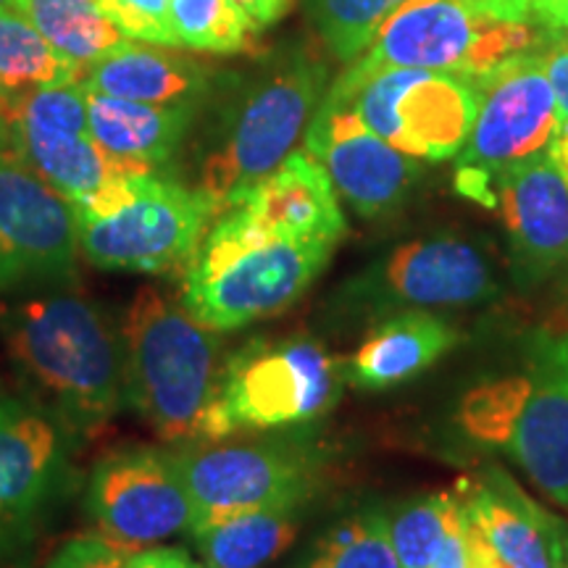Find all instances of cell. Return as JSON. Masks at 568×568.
<instances>
[{"label":"cell","mask_w":568,"mask_h":568,"mask_svg":"<svg viewBox=\"0 0 568 568\" xmlns=\"http://www.w3.org/2000/svg\"><path fill=\"white\" fill-rule=\"evenodd\" d=\"M326 98L347 103L374 134L422 161H445L464 151L479 109L471 82L424 69L351 67Z\"/></svg>","instance_id":"8"},{"label":"cell","mask_w":568,"mask_h":568,"mask_svg":"<svg viewBox=\"0 0 568 568\" xmlns=\"http://www.w3.org/2000/svg\"><path fill=\"white\" fill-rule=\"evenodd\" d=\"M326 67L303 48L237 84L203 151L197 187L219 216L293 153L324 98Z\"/></svg>","instance_id":"5"},{"label":"cell","mask_w":568,"mask_h":568,"mask_svg":"<svg viewBox=\"0 0 568 568\" xmlns=\"http://www.w3.org/2000/svg\"><path fill=\"white\" fill-rule=\"evenodd\" d=\"M82 82V69L55 51L17 9H0V92Z\"/></svg>","instance_id":"26"},{"label":"cell","mask_w":568,"mask_h":568,"mask_svg":"<svg viewBox=\"0 0 568 568\" xmlns=\"http://www.w3.org/2000/svg\"><path fill=\"white\" fill-rule=\"evenodd\" d=\"M169 30L176 48L219 55L245 51L255 34L232 0H172Z\"/></svg>","instance_id":"28"},{"label":"cell","mask_w":568,"mask_h":568,"mask_svg":"<svg viewBox=\"0 0 568 568\" xmlns=\"http://www.w3.org/2000/svg\"><path fill=\"white\" fill-rule=\"evenodd\" d=\"M297 568H400L389 539V516L358 510L316 539Z\"/></svg>","instance_id":"27"},{"label":"cell","mask_w":568,"mask_h":568,"mask_svg":"<svg viewBox=\"0 0 568 568\" xmlns=\"http://www.w3.org/2000/svg\"><path fill=\"white\" fill-rule=\"evenodd\" d=\"M429 568H471L468 560V539H466V508L460 497L453 500L450 518H447V535L443 539L437 558Z\"/></svg>","instance_id":"33"},{"label":"cell","mask_w":568,"mask_h":568,"mask_svg":"<svg viewBox=\"0 0 568 568\" xmlns=\"http://www.w3.org/2000/svg\"><path fill=\"white\" fill-rule=\"evenodd\" d=\"M80 258L71 203L0 151V293L63 282Z\"/></svg>","instance_id":"13"},{"label":"cell","mask_w":568,"mask_h":568,"mask_svg":"<svg viewBox=\"0 0 568 568\" xmlns=\"http://www.w3.org/2000/svg\"><path fill=\"white\" fill-rule=\"evenodd\" d=\"M343 382V364L314 339H253L219 372L211 439L314 422L335 406Z\"/></svg>","instance_id":"7"},{"label":"cell","mask_w":568,"mask_h":568,"mask_svg":"<svg viewBox=\"0 0 568 568\" xmlns=\"http://www.w3.org/2000/svg\"><path fill=\"white\" fill-rule=\"evenodd\" d=\"M195 529L258 508H301L316 487V460L293 443L180 450Z\"/></svg>","instance_id":"12"},{"label":"cell","mask_w":568,"mask_h":568,"mask_svg":"<svg viewBox=\"0 0 568 568\" xmlns=\"http://www.w3.org/2000/svg\"><path fill=\"white\" fill-rule=\"evenodd\" d=\"M460 503L508 568H556V516L539 508L503 468L489 466L468 481Z\"/></svg>","instance_id":"19"},{"label":"cell","mask_w":568,"mask_h":568,"mask_svg":"<svg viewBox=\"0 0 568 568\" xmlns=\"http://www.w3.org/2000/svg\"><path fill=\"white\" fill-rule=\"evenodd\" d=\"M471 84L477 88L479 109L458 153L456 190L489 209L493 176L548 153L560 130V116L539 48L514 55Z\"/></svg>","instance_id":"10"},{"label":"cell","mask_w":568,"mask_h":568,"mask_svg":"<svg viewBox=\"0 0 568 568\" xmlns=\"http://www.w3.org/2000/svg\"><path fill=\"white\" fill-rule=\"evenodd\" d=\"M489 209L500 211L518 287H539L568 266V184L550 153L493 176Z\"/></svg>","instance_id":"15"},{"label":"cell","mask_w":568,"mask_h":568,"mask_svg":"<svg viewBox=\"0 0 568 568\" xmlns=\"http://www.w3.org/2000/svg\"><path fill=\"white\" fill-rule=\"evenodd\" d=\"M458 339V329L443 316L424 308L400 311L368 332L358 351L343 364V376L368 393L393 389L426 372L453 351Z\"/></svg>","instance_id":"21"},{"label":"cell","mask_w":568,"mask_h":568,"mask_svg":"<svg viewBox=\"0 0 568 568\" xmlns=\"http://www.w3.org/2000/svg\"><path fill=\"white\" fill-rule=\"evenodd\" d=\"M458 422L471 439L506 450L556 506L568 508V332H531L521 372L468 389Z\"/></svg>","instance_id":"3"},{"label":"cell","mask_w":568,"mask_h":568,"mask_svg":"<svg viewBox=\"0 0 568 568\" xmlns=\"http://www.w3.org/2000/svg\"><path fill=\"white\" fill-rule=\"evenodd\" d=\"M130 552L119 550L109 539L90 535L69 539L45 568H124Z\"/></svg>","instance_id":"32"},{"label":"cell","mask_w":568,"mask_h":568,"mask_svg":"<svg viewBox=\"0 0 568 568\" xmlns=\"http://www.w3.org/2000/svg\"><path fill=\"white\" fill-rule=\"evenodd\" d=\"M539 45L542 38L529 24L495 19L474 0H408L379 27L353 67L443 71L477 82Z\"/></svg>","instance_id":"6"},{"label":"cell","mask_w":568,"mask_h":568,"mask_svg":"<svg viewBox=\"0 0 568 568\" xmlns=\"http://www.w3.org/2000/svg\"><path fill=\"white\" fill-rule=\"evenodd\" d=\"M126 403L166 443L211 439L219 337L184 303L140 287L119 324Z\"/></svg>","instance_id":"2"},{"label":"cell","mask_w":568,"mask_h":568,"mask_svg":"<svg viewBox=\"0 0 568 568\" xmlns=\"http://www.w3.org/2000/svg\"><path fill=\"white\" fill-rule=\"evenodd\" d=\"M9 126L17 159L42 176L55 193L82 209L101 190L122 176L151 174L153 166L116 159L92 138L90 130H63V126H42L32 122H3Z\"/></svg>","instance_id":"20"},{"label":"cell","mask_w":568,"mask_h":568,"mask_svg":"<svg viewBox=\"0 0 568 568\" xmlns=\"http://www.w3.org/2000/svg\"><path fill=\"white\" fill-rule=\"evenodd\" d=\"M216 219L219 205L201 187L151 172L134 176L119 209L77 216V234L84 258L105 272L182 274Z\"/></svg>","instance_id":"9"},{"label":"cell","mask_w":568,"mask_h":568,"mask_svg":"<svg viewBox=\"0 0 568 568\" xmlns=\"http://www.w3.org/2000/svg\"><path fill=\"white\" fill-rule=\"evenodd\" d=\"M305 153L322 163L337 195L364 219L400 209L418 176V163L374 134L347 103L322 98L305 130Z\"/></svg>","instance_id":"14"},{"label":"cell","mask_w":568,"mask_h":568,"mask_svg":"<svg viewBox=\"0 0 568 568\" xmlns=\"http://www.w3.org/2000/svg\"><path fill=\"white\" fill-rule=\"evenodd\" d=\"M237 6L240 13L247 19V24L253 27V32L266 30L280 21L284 13L290 11L293 0H232Z\"/></svg>","instance_id":"36"},{"label":"cell","mask_w":568,"mask_h":568,"mask_svg":"<svg viewBox=\"0 0 568 568\" xmlns=\"http://www.w3.org/2000/svg\"><path fill=\"white\" fill-rule=\"evenodd\" d=\"M61 466V424L38 406L0 395V556L30 531Z\"/></svg>","instance_id":"16"},{"label":"cell","mask_w":568,"mask_h":568,"mask_svg":"<svg viewBox=\"0 0 568 568\" xmlns=\"http://www.w3.org/2000/svg\"><path fill=\"white\" fill-rule=\"evenodd\" d=\"M548 153H550L552 163H556L560 176H564V182L568 184V122L560 124V130L556 134V140H552Z\"/></svg>","instance_id":"40"},{"label":"cell","mask_w":568,"mask_h":568,"mask_svg":"<svg viewBox=\"0 0 568 568\" xmlns=\"http://www.w3.org/2000/svg\"><path fill=\"white\" fill-rule=\"evenodd\" d=\"M529 13L548 30H568V0H529Z\"/></svg>","instance_id":"38"},{"label":"cell","mask_w":568,"mask_h":568,"mask_svg":"<svg viewBox=\"0 0 568 568\" xmlns=\"http://www.w3.org/2000/svg\"><path fill=\"white\" fill-rule=\"evenodd\" d=\"M456 495H426L410 500L389 518V539L400 568H429L447 535Z\"/></svg>","instance_id":"30"},{"label":"cell","mask_w":568,"mask_h":568,"mask_svg":"<svg viewBox=\"0 0 568 568\" xmlns=\"http://www.w3.org/2000/svg\"><path fill=\"white\" fill-rule=\"evenodd\" d=\"M379 287L397 305H474L497 293L493 264L477 243L456 234L395 247L379 272Z\"/></svg>","instance_id":"18"},{"label":"cell","mask_w":568,"mask_h":568,"mask_svg":"<svg viewBox=\"0 0 568 568\" xmlns=\"http://www.w3.org/2000/svg\"><path fill=\"white\" fill-rule=\"evenodd\" d=\"M119 32L130 40L176 48L169 30V3L172 0H95Z\"/></svg>","instance_id":"31"},{"label":"cell","mask_w":568,"mask_h":568,"mask_svg":"<svg viewBox=\"0 0 568 568\" xmlns=\"http://www.w3.org/2000/svg\"><path fill=\"white\" fill-rule=\"evenodd\" d=\"M13 9L82 71L130 45L95 0H13Z\"/></svg>","instance_id":"25"},{"label":"cell","mask_w":568,"mask_h":568,"mask_svg":"<svg viewBox=\"0 0 568 568\" xmlns=\"http://www.w3.org/2000/svg\"><path fill=\"white\" fill-rule=\"evenodd\" d=\"M82 84L92 92L124 101L176 105H203L213 90V71L190 55L169 53L166 48H119L84 69Z\"/></svg>","instance_id":"22"},{"label":"cell","mask_w":568,"mask_h":568,"mask_svg":"<svg viewBox=\"0 0 568 568\" xmlns=\"http://www.w3.org/2000/svg\"><path fill=\"white\" fill-rule=\"evenodd\" d=\"M88 90V88H84ZM201 105H155L124 101L88 90L90 134L116 159L159 169L172 161L187 132L193 130Z\"/></svg>","instance_id":"23"},{"label":"cell","mask_w":568,"mask_h":568,"mask_svg":"<svg viewBox=\"0 0 568 568\" xmlns=\"http://www.w3.org/2000/svg\"><path fill=\"white\" fill-rule=\"evenodd\" d=\"M88 514L98 537L130 556L193 529V500L176 453L132 447L98 460L88 481Z\"/></svg>","instance_id":"11"},{"label":"cell","mask_w":568,"mask_h":568,"mask_svg":"<svg viewBox=\"0 0 568 568\" xmlns=\"http://www.w3.org/2000/svg\"><path fill=\"white\" fill-rule=\"evenodd\" d=\"M124 568H205V566L197 564L187 550L161 548V545H155V548L132 552V556L126 558Z\"/></svg>","instance_id":"35"},{"label":"cell","mask_w":568,"mask_h":568,"mask_svg":"<svg viewBox=\"0 0 568 568\" xmlns=\"http://www.w3.org/2000/svg\"><path fill=\"white\" fill-rule=\"evenodd\" d=\"M205 568H264L297 537V508H258L193 531Z\"/></svg>","instance_id":"24"},{"label":"cell","mask_w":568,"mask_h":568,"mask_svg":"<svg viewBox=\"0 0 568 568\" xmlns=\"http://www.w3.org/2000/svg\"><path fill=\"white\" fill-rule=\"evenodd\" d=\"M3 337L34 406L67 429H101L126 403L119 329L88 297L51 293L13 305Z\"/></svg>","instance_id":"1"},{"label":"cell","mask_w":568,"mask_h":568,"mask_svg":"<svg viewBox=\"0 0 568 568\" xmlns=\"http://www.w3.org/2000/svg\"><path fill=\"white\" fill-rule=\"evenodd\" d=\"M337 245L266 237L226 209L182 272V297L213 332H234L290 308L329 264Z\"/></svg>","instance_id":"4"},{"label":"cell","mask_w":568,"mask_h":568,"mask_svg":"<svg viewBox=\"0 0 568 568\" xmlns=\"http://www.w3.org/2000/svg\"><path fill=\"white\" fill-rule=\"evenodd\" d=\"M403 3L408 0H308V17L335 59L355 61Z\"/></svg>","instance_id":"29"},{"label":"cell","mask_w":568,"mask_h":568,"mask_svg":"<svg viewBox=\"0 0 568 568\" xmlns=\"http://www.w3.org/2000/svg\"><path fill=\"white\" fill-rule=\"evenodd\" d=\"M545 61V71H548V80L556 95L558 116L560 124L568 122V38H556L550 45H539Z\"/></svg>","instance_id":"34"},{"label":"cell","mask_w":568,"mask_h":568,"mask_svg":"<svg viewBox=\"0 0 568 568\" xmlns=\"http://www.w3.org/2000/svg\"><path fill=\"white\" fill-rule=\"evenodd\" d=\"M487 13L503 21H527L529 0H474Z\"/></svg>","instance_id":"39"},{"label":"cell","mask_w":568,"mask_h":568,"mask_svg":"<svg viewBox=\"0 0 568 568\" xmlns=\"http://www.w3.org/2000/svg\"><path fill=\"white\" fill-rule=\"evenodd\" d=\"M230 209H237L255 230L274 240L337 245L347 232L335 184L305 151L290 153Z\"/></svg>","instance_id":"17"},{"label":"cell","mask_w":568,"mask_h":568,"mask_svg":"<svg viewBox=\"0 0 568 568\" xmlns=\"http://www.w3.org/2000/svg\"><path fill=\"white\" fill-rule=\"evenodd\" d=\"M556 537H558L560 552H564L568 560V521H564V518H558V516H556Z\"/></svg>","instance_id":"41"},{"label":"cell","mask_w":568,"mask_h":568,"mask_svg":"<svg viewBox=\"0 0 568 568\" xmlns=\"http://www.w3.org/2000/svg\"><path fill=\"white\" fill-rule=\"evenodd\" d=\"M466 539H468V560H471V568H508L500 558L495 556V550L489 548L485 535H481L477 524L468 518V514H466Z\"/></svg>","instance_id":"37"}]
</instances>
